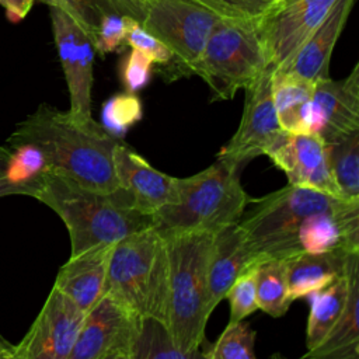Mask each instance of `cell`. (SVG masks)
<instances>
[{
    "instance_id": "obj_1",
    "label": "cell",
    "mask_w": 359,
    "mask_h": 359,
    "mask_svg": "<svg viewBox=\"0 0 359 359\" xmlns=\"http://www.w3.org/2000/svg\"><path fill=\"white\" fill-rule=\"evenodd\" d=\"M121 140L93 118H76L41 104L8 136L10 149L32 144L43 156L48 170L97 192L119 191L114 150Z\"/></svg>"
},
{
    "instance_id": "obj_2",
    "label": "cell",
    "mask_w": 359,
    "mask_h": 359,
    "mask_svg": "<svg viewBox=\"0 0 359 359\" xmlns=\"http://www.w3.org/2000/svg\"><path fill=\"white\" fill-rule=\"evenodd\" d=\"M31 196L50 208L65 223L70 257L153 227V216L139 212L121 188L114 194L97 192L50 170L41 177Z\"/></svg>"
},
{
    "instance_id": "obj_3",
    "label": "cell",
    "mask_w": 359,
    "mask_h": 359,
    "mask_svg": "<svg viewBox=\"0 0 359 359\" xmlns=\"http://www.w3.org/2000/svg\"><path fill=\"white\" fill-rule=\"evenodd\" d=\"M104 296L140 320L167 323L168 252L164 237L154 227L112 245Z\"/></svg>"
},
{
    "instance_id": "obj_4",
    "label": "cell",
    "mask_w": 359,
    "mask_h": 359,
    "mask_svg": "<svg viewBox=\"0 0 359 359\" xmlns=\"http://www.w3.org/2000/svg\"><path fill=\"white\" fill-rule=\"evenodd\" d=\"M168 252V314L165 327L182 351L205 342L208 310V265L213 233L163 234Z\"/></svg>"
},
{
    "instance_id": "obj_5",
    "label": "cell",
    "mask_w": 359,
    "mask_h": 359,
    "mask_svg": "<svg viewBox=\"0 0 359 359\" xmlns=\"http://www.w3.org/2000/svg\"><path fill=\"white\" fill-rule=\"evenodd\" d=\"M250 202L240 172L216 160L191 177H175V201L153 215V227L161 236L181 231L216 233L238 223Z\"/></svg>"
},
{
    "instance_id": "obj_6",
    "label": "cell",
    "mask_w": 359,
    "mask_h": 359,
    "mask_svg": "<svg viewBox=\"0 0 359 359\" xmlns=\"http://www.w3.org/2000/svg\"><path fill=\"white\" fill-rule=\"evenodd\" d=\"M252 202L254 208L241 217L238 224L254 259L261 262L268 258L290 257L299 224L310 215L332 209L345 199L287 184Z\"/></svg>"
},
{
    "instance_id": "obj_7",
    "label": "cell",
    "mask_w": 359,
    "mask_h": 359,
    "mask_svg": "<svg viewBox=\"0 0 359 359\" xmlns=\"http://www.w3.org/2000/svg\"><path fill=\"white\" fill-rule=\"evenodd\" d=\"M268 70L258 20L220 18L194 67L216 98L230 100Z\"/></svg>"
},
{
    "instance_id": "obj_8",
    "label": "cell",
    "mask_w": 359,
    "mask_h": 359,
    "mask_svg": "<svg viewBox=\"0 0 359 359\" xmlns=\"http://www.w3.org/2000/svg\"><path fill=\"white\" fill-rule=\"evenodd\" d=\"M140 13V25L168 48L174 66L184 74H194L205 43L222 17L199 0H144Z\"/></svg>"
},
{
    "instance_id": "obj_9",
    "label": "cell",
    "mask_w": 359,
    "mask_h": 359,
    "mask_svg": "<svg viewBox=\"0 0 359 359\" xmlns=\"http://www.w3.org/2000/svg\"><path fill=\"white\" fill-rule=\"evenodd\" d=\"M244 91L240 125L217 154V161L238 172L252 158L265 154L283 133L273 105L271 72H262Z\"/></svg>"
},
{
    "instance_id": "obj_10",
    "label": "cell",
    "mask_w": 359,
    "mask_h": 359,
    "mask_svg": "<svg viewBox=\"0 0 359 359\" xmlns=\"http://www.w3.org/2000/svg\"><path fill=\"white\" fill-rule=\"evenodd\" d=\"M337 0H276L258 20L266 69L285 65L324 21Z\"/></svg>"
},
{
    "instance_id": "obj_11",
    "label": "cell",
    "mask_w": 359,
    "mask_h": 359,
    "mask_svg": "<svg viewBox=\"0 0 359 359\" xmlns=\"http://www.w3.org/2000/svg\"><path fill=\"white\" fill-rule=\"evenodd\" d=\"M86 313L52 286L29 330L14 345V359H67Z\"/></svg>"
},
{
    "instance_id": "obj_12",
    "label": "cell",
    "mask_w": 359,
    "mask_h": 359,
    "mask_svg": "<svg viewBox=\"0 0 359 359\" xmlns=\"http://www.w3.org/2000/svg\"><path fill=\"white\" fill-rule=\"evenodd\" d=\"M53 39L65 73L70 108L76 118H93L91 88L95 46L93 39L65 11L50 7Z\"/></svg>"
},
{
    "instance_id": "obj_13",
    "label": "cell",
    "mask_w": 359,
    "mask_h": 359,
    "mask_svg": "<svg viewBox=\"0 0 359 359\" xmlns=\"http://www.w3.org/2000/svg\"><path fill=\"white\" fill-rule=\"evenodd\" d=\"M265 156L285 172L290 185L344 199L332 180L327 143L318 135L283 132Z\"/></svg>"
},
{
    "instance_id": "obj_14",
    "label": "cell",
    "mask_w": 359,
    "mask_h": 359,
    "mask_svg": "<svg viewBox=\"0 0 359 359\" xmlns=\"http://www.w3.org/2000/svg\"><path fill=\"white\" fill-rule=\"evenodd\" d=\"M142 320L112 299H102L86 314L67 359H105L121 349H132Z\"/></svg>"
},
{
    "instance_id": "obj_15",
    "label": "cell",
    "mask_w": 359,
    "mask_h": 359,
    "mask_svg": "<svg viewBox=\"0 0 359 359\" xmlns=\"http://www.w3.org/2000/svg\"><path fill=\"white\" fill-rule=\"evenodd\" d=\"M327 251L359 252V201L313 213L296 229L290 257Z\"/></svg>"
},
{
    "instance_id": "obj_16",
    "label": "cell",
    "mask_w": 359,
    "mask_h": 359,
    "mask_svg": "<svg viewBox=\"0 0 359 359\" xmlns=\"http://www.w3.org/2000/svg\"><path fill=\"white\" fill-rule=\"evenodd\" d=\"M114 168L119 188L139 212L153 216L175 201V177L151 167L122 140L114 150Z\"/></svg>"
},
{
    "instance_id": "obj_17",
    "label": "cell",
    "mask_w": 359,
    "mask_h": 359,
    "mask_svg": "<svg viewBox=\"0 0 359 359\" xmlns=\"http://www.w3.org/2000/svg\"><path fill=\"white\" fill-rule=\"evenodd\" d=\"M311 102L321 119L318 136L324 143L359 132V65L342 80L316 81Z\"/></svg>"
},
{
    "instance_id": "obj_18",
    "label": "cell",
    "mask_w": 359,
    "mask_h": 359,
    "mask_svg": "<svg viewBox=\"0 0 359 359\" xmlns=\"http://www.w3.org/2000/svg\"><path fill=\"white\" fill-rule=\"evenodd\" d=\"M353 3L355 0H337L324 21L296 53L273 73L289 74L311 83L328 79L331 55L348 21Z\"/></svg>"
},
{
    "instance_id": "obj_19",
    "label": "cell",
    "mask_w": 359,
    "mask_h": 359,
    "mask_svg": "<svg viewBox=\"0 0 359 359\" xmlns=\"http://www.w3.org/2000/svg\"><path fill=\"white\" fill-rule=\"evenodd\" d=\"M257 264L238 223L213 233L208 265V310L210 314L234 280Z\"/></svg>"
},
{
    "instance_id": "obj_20",
    "label": "cell",
    "mask_w": 359,
    "mask_h": 359,
    "mask_svg": "<svg viewBox=\"0 0 359 359\" xmlns=\"http://www.w3.org/2000/svg\"><path fill=\"white\" fill-rule=\"evenodd\" d=\"M114 244H100L72 255L59 269L53 287L86 314L102 299Z\"/></svg>"
},
{
    "instance_id": "obj_21",
    "label": "cell",
    "mask_w": 359,
    "mask_h": 359,
    "mask_svg": "<svg viewBox=\"0 0 359 359\" xmlns=\"http://www.w3.org/2000/svg\"><path fill=\"white\" fill-rule=\"evenodd\" d=\"M358 255L359 252L327 251L299 252L285 258L283 264L292 302L309 297L345 275L352 259Z\"/></svg>"
},
{
    "instance_id": "obj_22",
    "label": "cell",
    "mask_w": 359,
    "mask_h": 359,
    "mask_svg": "<svg viewBox=\"0 0 359 359\" xmlns=\"http://www.w3.org/2000/svg\"><path fill=\"white\" fill-rule=\"evenodd\" d=\"M271 83L282 130L290 135H318L321 123L311 104L314 83L282 73H271Z\"/></svg>"
},
{
    "instance_id": "obj_23",
    "label": "cell",
    "mask_w": 359,
    "mask_h": 359,
    "mask_svg": "<svg viewBox=\"0 0 359 359\" xmlns=\"http://www.w3.org/2000/svg\"><path fill=\"white\" fill-rule=\"evenodd\" d=\"M299 359H359V261L351 269L349 297L344 314L324 339Z\"/></svg>"
},
{
    "instance_id": "obj_24",
    "label": "cell",
    "mask_w": 359,
    "mask_h": 359,
    "mask_svg": "<svg viewBox=\"0 0 359 359\" xmlns=\"http://www.w3.org/2000/svg\"><path fill=\"white\" fill-rule=\"evenodd\" d=\"M356 261H359V255L352 259L345 275L310 294V313L306 327L307 349L318 345L344 314L349 297L351 269Z\"/></svg>"
},
{
    "instance_id": "obj_25",
    "label": "cell",
    "mask_w": 359,
    "mask_h": 359,
    "mask_svg": "<svg viewBox=\"0 0 359 359\" xmlns=\"http://www.w3.org/2000/svg\"><path fill=\"white\" fill-rule=\"evenodd\" d=\"M258 309L273 318L286 314L292 304L283 259L268 258L255 265Z\"/></svg>"
},
{
    "instance_id": "obj_26",
    "label": "cell",
    "mask_w": 359,
    "mask_h": 359,
    "mask_svg": "<svg viewBox=\"0 0 359 359\" xmlns=\"http://www.w3.org/2000/svg\"><path fill=\"white\" fill-rule=\"evenodd\" d=\"M130 353L132 359H206L201 348L182 351L172 341L165 324L153 318L142 320Z\"/></svg>"
},
{
    "instance_id": "obj_27",
    "label": "cell",
    "mask_w": 359,
    "mask_h": 359,
    "mask_svg": "<svg viewBox=\"0 0 359 359\" xmlns=\"http://www.w3.org/2000/svg\"><path fill=\"white\" fill-rule=\"evenodd\" d=\"M332 180L344 199L359 201V132L327 144Z\"/></svg>"
},
{
    "instance_id": "obj_28",
    "label": "cell",
    "mask_w": 359,
    "mask_h": 359,
    "mask_svg": "<svg viewBox=\"0 0 359 359\" xmlns=\"http://www.w3.org/2000/svg\"><path fill=\"white\" fill-rule=\"evenodd\" d=\"M49 7H56L70 15L79 27L93 39L95 45L97 34L102 18L108 14H122L135 18L133 11L121 0H39ZM136 20V18H135Z\"/></svg>"
},
{
    "instance_id": "obj_29",
    "label": "cell",
    "mask_w": 359,
    "mask_h": 359,
    "mask_svg": "<svg viewBox=\"0 0 359 359\" xmlns=\"http://www.w3.org/2000/svg\"><path fill=\"white\" fill-rule=\"evenodd\" d=\"M46 171V161L35 146L20 144L11 149L6 175L15 189V195L31 196L35 185Z\"/></svg>"
},
{
    "instance_id": "obj_30",
    "label": "cell",
    "mask_w": 359,
    "mask_h": 359,
    "mask_svg": "<svg viewBox=\"0 0 359 359\" xmlns=\"http://www.w3.org/2000/svg\"><path fill=\"white\" fill-rule=\"evenodd\" d=\"M257 332L245 321L227 324L220 337L205 352L206 359H257Z\"/></svg>"
},
{
    "instance_id": "obj_31",
    "label": "cell",
    "mask_w": 359,
    "mask_h": 359,
    "mask_svg": "<svg viewBox=\"0 0 359 359\" xmlns=\"http://www.w3.org/2000/svg\"><path fill=\"white\" fill-rule=\"evenodd\" d=\"M142 114V102L136 94H115L102 107L101 125L109 135L121 140L128 129L140 121Z\"/></svg>"
},
{
    "instance_id": "obj_32",
    "label": "cell",
    "mask_w": 359,
    "mask_h": 359,
    "mask_svg": "<svg viewBox=\"0 0 359 359\" xmlns=\"http://www.w3.org/2000/svg\"><path fill=\"white\" fill-rule=\"evenodd\" d=\"M224 297L229 300L230 304L229 324L244 321L250 314L258 310L255 266L240 275L230 286Z\"/></svg>"
},
{
    "instance_id": "obj_33",
    "label": "cell",
    "mask_w": 359,
    "mask_h": 359,
    "mask_svg": "<svg viewBox=\"0 0 359 359\" xmlns=\"http://www.w3.org/2000/svg\"><path fill=\"white\" fill-rule=\"evenodd\" d=\"M222 18L259 20L276 0H199Z\"/></svg>"
},
{
    "instance_id": "obj_34",
    "label": "cell",
    "mask_w": 359,
    "mask_h": 359,
    "mask_svg": "<svg viewBox=\"0 0 359 359\" xmlns=\"http://www.w3.org/2000/svg\"><path fill=\"white\" fill-rule=\"evenodd\" d=\"M125 42L132 49H137L149 56L153 63L165 65L172 59V53L168 50V48H165L154 35L146 31L136 20H132L126 32Z\"/></svg>"
},
{
    "instance_id": "obj_35",
    "label": "cell",
    "mask_w": 359,
    "mask_h": 359,
    "mask_svg": "<svg viewBox=\"0 0 359 359\" xmlns=\"http://www.w3.org/2000/svg\"><path fill=\"white\" fill-rule=\"evenodd\" d=\"M132 17L122 14H108L102 18L95 39V50L105 55L121 48L125 42Z\"/></svg>"
},
{
    "instance_id": "obj_36",
    "label": "cell",
    "mask_w": 359,
    "mask_h": 359,
    "mask_svg": "<svg viewBox=\"0 0 359 359\" xmlns=\"http://www.w3.org/2000/svg\"><path fill=\"white\" fill-rule=\"evenodd\" d=\"M153 60L137 49H132L125 57L121 69L122 83L126 93L136 94L150 81Z\"/></svg>"
},
{
    "instance_id": "obj_37",
    "label": "cell",
    "mask_w": 359,
    "mask_h": 359,
    "mask_svg": "<svg viewBox=\"0 0 359 359\" xmlns=\"http://www.w3.org/2000/svg\"><path fill=\"white\" fill-rule=\"evenodd\" d=\"M11 157V149L8 146H0V198L15 195V189L7 181V165Z\"/></svg>"
},
{
    "instance_id": "obj_38",
    "label": "cell",
    "mask_w": 359,
    "mask_h": 359,
    "mask_svg": "<svg viewBox=\"0 0 359 359\" xmlns=\"http://www.w3.org/2000/svg\"><path fill=\"white\" fill-rule=\"evenodd\" d=\"M35 0H0L11 21L22 20L31 10Z\"/></svg>"
},
{
    "instance_id": "obj_39",
    "label": "cell",
    "mask_w": 359,
    "mask_h": 359,
    "mask_svg": "<svg viewBox=\"0 0 359 359\" xmlns=\"http://www.w3.org/2000/svg\"><path fill=\"white\" fill-rule=\"evenodd\" d=\"M0 359H14V345L0 335Z\"/></svg>"
},
{
    "instance_id": "obj_40",
    "label": "cell",
    "mask_w": 359,
    "mask_h": 359,
    "mask_svg": "<svg viewBox=\"0 0 359 359\" xmlns=\"http://www.w3.org/2000/svg\"><path fill=\"white\" fill-rule=\"evenodd\" d=\"M121 1H122L123 4H126V6L133 11L136 21H140V15H142V13H140V4H142L144 0H121Z\"/></svg>"
},
{
    "instance_id": "obj_41",
    "label": "cell",
    "mask_w": 359,
    "mask_h": 359,
    "mask_svg": "<svg viewBox=\"0 0 359 359\" xmlns=\"http://www.w3.org/2000/svg\"><path fill=\"white\" fill-rule=\"evenodd\" d=\"M130 351H132V349H121V351H116V352L111 353V355L107 356L105 359H132Z\"/></svg>"
},
{
    "instance_id": "obj_42",
    "label": "cell",
    "mask_w": 359,
    "mask_h": 359,
    "mask_svg": "<svg viewBox=\"0 0 359 359\" xmlns=\"http://www.w3.org/2000/svg\"><path fill=\"white\" fill-rule=\"evenodd\" d=\"M268 359H287V358H286V356H283L282 353H278V352H276V353H272Z\"/></svg>"
}]
</instances>
